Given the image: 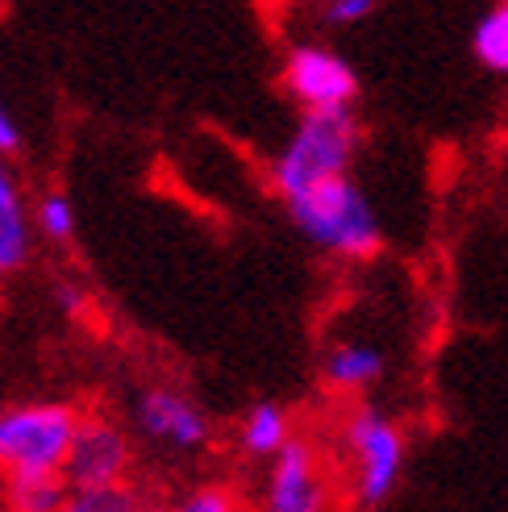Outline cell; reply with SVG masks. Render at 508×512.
<instances>
[{
  "instance_id": "obj_1",
  "label": "cell",
  "mask_w": 508,
  "mask_h": 512,
  "mask_svg": "<svg viewBox=\"0 0 508 512\" xmlns=\"http://www.w3.org/2000/svg\"><path fill=\"white\" fill-rule=\"evenodd\" d=\"M334 463L346 504L354 512H379L409 471V433L375 400H350L338 417Z\"/></svg>"
},
{
  "instance_id": "obj_2",
  "label": "cell",
  "mask_w": 508,
  "mask_h": 512,
  "mask_svg": "<svg viewBox=\"0 0 508 512\" xmlns=\"http://www.w3.org/2000/svg\"><path fill=\"white\" fill-rule=\"evenodd\" d=\"M288 221L317 254L334 263H371L384 250V221L354 175H334L284 200Z\"/></svg>"
},
{
  "instance_id": "obj_3",
  "label": "cell",
  "mask_w": 508,
  "mask_h": 512,
  "mask_svg": "<svg viewBox=\"0 0 508 512\" xmlns=\"http://www.w3.org/2000/svg\"><path fill=\"white\" fill-rule=\"evenodd\" d=\"M363 150V121L354 109H300L292 130L267 159V179L279 200H292L334 175H354Z\"/></svg>"
},
{
  "instance_id": "obj_4",
  "label": "cell",
  "mask_w": 508,
  "mask_h": 512,
  "mask_svg": "<svg viewBox=\"0 0 508 512\" xmlns=\"http://www.w3.org/2000/svg\"><path fill=\"white\" fill-rule=\"evenodd\" d=\"M80 417L84 413L71 400L0 404V475L63 471Z\"/></svg>"
},
{
  "instance_id": "obj_5",
  "label": "cell",
  "mask_w": 508,
  "mask_h": 512,
  "mask_svg": "<svg viewBox=\"0 0 508 512\" xmlns=\"http://www.w3.org/2000/svg\"><path fill=\"white\" fill-rule=\"evenodd\" d=\"M338 496L342 483L329 450L309 433H296L271 463H263L250 512H338Z\"/></svg>"
},
{
  "instance_id": "obj_6",
  "label": "cell",
  "mask_w": 508,
  "mask_h": 512,
  "mask_svg": "<svg viewBox=\"0 0 508 512\" xmlns=\"http://www.w3.org/2000/svg\"><path fill=\"white\" fill-rule=\"evenodd\" d=\"M130 421L146 446L167 450L175 458H196L213 446V417L192 392L175 388V383L138 388L130 404Z\"/></svg>"
},
{
  "instance_id": "obj_7",
  "label": "cell",
  "mask_w": 508,
  "mask_h": 512,
  "mask_svg": "<svg viewBox=\"0 0 508 512\" xmlns=\"http://www.w3.org/2000/svg\"><path fill=\"white\" fill-rule=\"evenodd\" d=\"M279 88L296 109H354L359 67L329 42H292L279 63Z\"/></svg>"
},
{
  "instance_id": "obj_8",
  "label": "cell",
  "mask_w": 508,
  "mask_h": 512,
  "mask_svg": "<svg viewBox=\"0 0 508 512\" xmlns=\"http://www.w3.org/2000/svg\"><path fill=\"white\" fill-rule=\"evenodd\" d=\"M71 488H121L134 475V438L105 413H84L63 467Z\"/></svg>"
},
{
  "instance_id": "obj_9",
  "label": "cell",
  "mask_w": 508,
  "mask_h": 512,
  "mask_svg": "<svg viewBox=\"0 0 508 512\" xmlns=\"http://www.w3.org/2000/svg\"><path fill=\"white\" fill-rule=\"evenodd\" d=\"M321 388L342 400H363L388 379V350L371 338H338L321 354Z\"/></svg>"
},
{
  "instance_id": "obj_10",
  "label": "cell",
  "mask_w": 508,
  "mask_h": 512,
  "mask_svg": "<svg viewBox=\"0 0 508 512\" xmlns=\"http://www.w3.org/2000/svg\"><path fill=\"white\" fill-rule=\"evenodd\" d=\"M34 213L9 159H0V279H13L34 259Z\"/></svg>"
},
{
  "instance_id": "obj_11",
  "label": "cell",
  "mask_w": 508,
  "mask_h": 512,
  "mask_svg": "<svg viewBox=\"0 0 508 512\" xmlns=\"http://www.w3.org/2000/svg\"><path fill=\"white\" fill-rule=\"evenodd\" d=\"M296 433H300L296 417H292V408L284 400H254L242 413V421H238L234 446H238V454L246 458V463L263 467L296 438Z\"/></svg>"
},
{
  "instance_id": "obj_12",
  "label": "cell",
  "mask_w": 508,
  "mask_h": 512,
  "mask_svg": "<svg viewBox=\"0 0 508 512\" xmlns=\"http://www.w3.org/2000/svg\"><path fill=\"white\" fill-rule=\"evenodd\" d=\"M71 483L63 471H21L0 475V508L5 512H63Z\"/></svg>"
},
{
  "instance_id": "obj_13",
  "label": "cell",
  "mask_w": 508,
  "mask_h": 512,
  "mask_svg": "<svg viewBox=\"0 0 508 512\" xmlns=\"http://www.w3.org/2000/svg\"><path fill=\"white\" fill-rule=\"evenodd\" d=\"M471 59L496 80H508V9L500 0L471 25Z\"/></svg>"
},
{
  "instance_id": "obj_14",
  "label": "cell",
  "mask_w": 508,
  "mask_h": 512,
  "mask_svg": "<svg viewBox=\"0 0 508 512\" xmlns=\"http://www.w3.org/2000/svg\"><path fill=\"white\" fill-rule=\"evenodd\" d=\"M34 229L55 246H67L75 238V204L63 188H50L34 200Z\"/></svg>"
},
{
  "instance_id": "obj_15",
  "label": "cell",
  "mask_w": 508,
  "mask_h": 512,
  "mask_svg": "<svg viewBox=\"0 0 508 512\" xmlns=\"http://www.w3.org/2000/svg\"><path fill=\"white\" fill-rule=\"evenodd\" d=\"M379 13V0H317V25L329 34H350L359 30V25H367L371 17Z\"/></svg>"
},
{
  "instance_id": "obj_16",
  "label": "cell",
  "mask_w": 508,
  "mask_h": 512,
  "mask_svg": "<svg viewBox=\"0 0 508 512\" xmlns=\"http://www.w3.org/2000/svg\"><path fill=\"white\" fill-rule=\"evenodd\" d=\"M167 512H246V508L230 483H196L184 496H175Z\"/></svg>"
},
{
  "instance_id": "obj_17",
  "label": "cell",
  "mask_w": 508,
  "mask_h": 512,
  "mask_svg": "<svg viewBox=\"0 0 508 512\" xmlns=\"http://www.w3.org/2000/svg\"><path fill=\"white\" fill-rule=\"evenodd\" d=\"M17 150H21V125L13 121L5 96H0V159H13Z\"/></svg>"
},
{
  "instance_id": "obj_18",
  "label": "cell",
  "mask_w": 508,
  "mask_h": 512,
  "mask_svg": "<svg viewBox=\"0 0 508 512\" xmlns=\"http://www.w3.org/2000/svg\"><path fill=\"white\" fill-rule=\"evenodd\" d=\"M55 304L67 317H84L88 313V292L80 284H71V279H63V284L55 288Z\"/></svg>"
},
{
  "instance_id": "obj_19",
  "label": "cell",
  "mask_w": 508,
  "mask_h": 512,
  "mask_svg": "<svg viewBox=\"0 0 508 512\" xmlns=\"http://www.w3.org/2000/svg\"><path fill=\"white\" fill-rule=\"evenodd\" d=\"M138 512H167V508H163V504H150V500H142V508H138Z\"/></svg>"
},
{
  "instance_id": "obj_20",
  "label": "cell",
  "mask_w": 508,
  "mask_h": 512,
  "mask_svg": "<svg viewBox=\"0 0 508 512\" xmlns=\"http://www.w3.org/2000/svg\"><path fill=\"white\" fill-rule=\"evenodd\" d=\"M500 5H504V9H508V0H500Z\"/></svg>"
}]
</instances>
